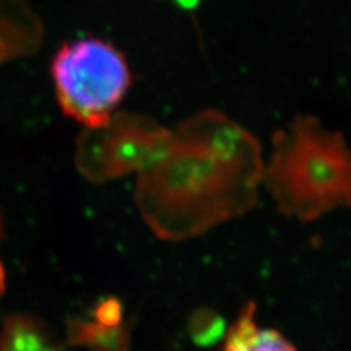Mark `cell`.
Instances as JSON below:
<instances>
[{
  "label": "cell",
  "instance_id": "obj_1",
  "mask_svg": "<svg viewBox=\"0 0 351 351\" xmlns=\"http://www.w3.org/2000/svg\"><path fill=\"white\" fill-rule=\"evenodd\" d=\"M263 164L252 132L204 108L171 129L157 157L138 173L135 202L157 239L191 240L254 210Z\"/></svg>",
  "mask_w": 351,
  "mask_h": 351
},
{
  "label": "cell",
  "instance_id": "obj_2",
  "mask_svg": "<svg viewBox=\"0 0 351 351\" xmlns=\"http://www.w3.org/2000/svg\"><path fill=\"white\" fill-rule=\"evenodd\" d=\"M262 186L280 214L300 223L351 210V141L315 116H294L272 134Z\"/></svg>",
  "mask_w": 351,
  "mask_h": 351
},
{
  "label": "cell",
  "instance_id": "obj_3",
  "mask_svg": "<svg viewBox=\"0 0 351 351\" xmlns=\"http://www.w3.org/2000/svg\"><path fill=\"white\" fill-rule=\"evenodd\" d=\"M51 76L64 114L86 129L106 125L132 85L123 54L100 38L62 46L51 63Z\"/></svg>",
  "mask_w": 351,
  "mask_h": 351
},
{
  "label": "cell",
  "instance_id": "obj_4",
  "mask_svg": "<svg viewBox=\"0 0 351 351\" xmlns=\"http://www.w3.org/2000/svg\"><path fill=\"white\" fill-rule=\"evenodd\" d=\"M171 129L156 119L116 112L100 128L88 129L80 148V166L95 182L139 173L166 145Z\"/></svg>",
  "mask_w": 351,
  "mask_h": 351
},
{
  "label": "cell",
  "instance_id": "obj_5",
  "mask_svg": "<svg viewBox=\"0 0 351 351\" xmlns=\"http://www.w3.org/2000/svg\"><path fill=\"white\" fill-rule=\"evenodd\" d=\"M256 304L247 303L228 329L226 351H295L276 329H261L255 322Z\"/></svg>",
  "mask_w": 351,
  "mask_h": 351
},
{
  "label": "cell",
  "instance_id": "obj_6",
  "mask_svg": "<svg viewBox=\"0 0 351 351\" xmlns=\"http://www.w3.org/2000/svg\"><path fill=\"white\" fill-rule=\"evenodd\" d=\"M0 351H58L43 329L27 316H12L3 325Z\"/></svg>",
  "mask_w": 351,
  "mask_h": 351
},
{
  "label": "cell",
  "instance_id": "obj_7",
  "mask_svg": "<svg viewBox=\"0 0 351 351\" xmlns=\"http://www.w3.org/2000/svg\"><path fill=\"white\" fill-rule=\"evenodd\" d=\"M221 317L208 309H199L191 319V332L197 341H213L223 332Z\"/></svg>",
  "mask_w": 351,
  "mask_h": 351
},
{
  "label": "cell",
  "instance_id": "obj_8",
  "mask_svg": "<svg viewBox=\"0 0 351 351\" xmlns=\"http://www.w3.org/2000/svg\"><path fill=\"white\" fill-rule=\"evenodd\" d=\"M0 281H2V267H0Z\"/></svg>",
  "mask_w": 351,
  "mask_h": 351
}]
</instances>
